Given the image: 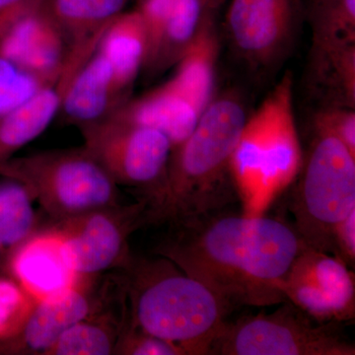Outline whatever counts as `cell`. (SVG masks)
I'll use <instances>...</instances> for the list:
<instances>
[{
  "mask_svg": "<svg viewBox=\"0 0 355 355\" xmlns=\"http://www.w3.org/2000/svg\"><path fill=\"white\" fill-rule=\"evenodd\" d=\"M168 223L154 253L202 282L231 310L286 301L284 282L304 248L293 226L228 207Z\"/></svg>",
  "mask_w": 355,
  "mask_h": 355,
  "instance_id": "6da1fadb",
  "label": "cell"
},
{
  "mask_svg": "<svg viewBox=\"0 0 355 355\" xmlns=\"http://www.w3.org/2000/svg\"><path fill=\"white\" fill-rule=\"evenodd\" d=\"M314 125L331 133L355 155V112L345 107L328 106L315 116Z\"/></svg>",
  "mask_w": 355,
  "mask_h": 355,
  "instance_id": "484cf974",
  "label": "cell"
},
{
  "mask_svg": "<svg viewBox=\"0 0 355 355\" xmlns=\"http://www.w3.org/2000/svg\"><path fill=\"white\" fill-rule=\"evenodd\" d=\"M2 248L3 247H2L1 243H0V251H1Z\"/></svg>",
  "mask_w": 355,
  "mask_h": 355,
  "instance_id": "4dcf8cb0",
  "label": "cell"
},
{
  "mask_svg": "<svg viewBox=\"0 0 355 355\" xmlns=\"http://www.w3.org/2000/svg\"><path fill=\"white\" fill-rule=\"evenodd\" d=\"M69 229L60 236L62 254L74 275H92L116 266L127 268L128 236L148 224V205L139 200L88 212L64 220Z\"/></svg>",
  "mask_w": 355,
  "mask_h": 355,
  "instance_id": "ba28073f",
  "label": "cell"
},
{
  "mask_svg": "<svg viewBox=\"0 0 355 355\" xmlns=\"http://www.w3.org/2000/svg\"><path fill=\"white\" fill-rule=\"evenodd\" d=\"M0 176L19 182L33 200L62 221L121 205L118 184L84 146L15 156Z\"/></svg>",
  "mask_w": 355,
  "mask_h": 355,
  "instance_id": "5b68a950",
  "label": "cell"
},
{
  "mask_svg": "<svg viewBox=\"0 0 355 355\" xmlns=\"http://www.w3.org/2000/svg\"><path fill=\"white\" fill-rule=\"evenodd\" d=\"M84 147L118 186L132 189L148 205V216L164 193L173 144L155 128L111 118L80 130Z\"/></svg>",
  "mask_w": 355,
  "mask_h": 355,
  "instance_id": "52a82bcc",
  "label": "cell"
},
{
  "mask_svg": "<svg viewBox=\"0 0 355 355\" xmlns=\"http://www.w3.org/2000/svg\"><path fill=\"white\" fill-rule=\"evenodd\" d=\"M247 116L239 98H214L183 144L173 150L164 193L150 223L227 209L235 202L232 158Z\"/></svg>",
  "mask_w": 355,
  "mask_h": 355,
  "instance_id": "7a4b0ae2",
  "label": "cell"
},
{
  "mask_svg": "<svg viewBox=\"0 0 355 355\" xmlns=\"http://www.w3.org/2000/svg\"><path fill=\"white\" fill-rule=\"evenodd\" d=\"M12 268L23 286L44 298L69 288L73 280L58 237L26 243L14 257Z\"/></svg>",
  "mask_w": 355,
  "mask_h": 355,
  "instance_id": "ac0fdd59",
  "label": "cell"
},
{
  "mask_svg": "<svg viewBox=\"0 0 355 355\" xmlns=\"http://www.w3.org/2000/svg\"><path fill=\"white\" fill-rule=\"evenodd\" d=\"M22 301V292L15 284L7 279H0V336L8 329Z\"/></svg>",
  "mask_w": 355,
  "mask_h": 355,
  "instance_id": "83f0119b",
  "label": "cell"
},
{
  "mask_svg": "<svg viewBox=\"0 0 355 355\" xmlns=\"http://www.w3.org/2000/svg\"><path fill=\"white\" fill-rule=\"evenodd\" d=\"M130 98L119 87L111 62L97 46L69 81L60 113L81 130L110 120Z\"/></svg>",
  "mask_w": 355,
  "mask_h": 355,
  "instance_id": "8fae6325",
  "label": "cell"
},
{
  "mask_svg": "<svg viewBox=\"0 0 355 355\" xmlns=\"http://www.w3.org/2000/svg\"><path fill=\"white\" fill-rule=\"evenodd\" d=\"M209 9L207 0H175L142 70L157 74L176 65L197 37Z\"/></svg>",
  "mask_w": 355,
  "mask_h": 355,
  "instance_id": "ffe728a7",
  "label": "cell"
},
{
  "mask_svg": "<svg viewBox=\"0 0 355 355\" xmlns=\"http://www.w3.org/2000/svg\"><path fill=\"white\" fill-rule=\"evenodd\" d=\"M42 0H0V38L18 20L39 8Z\"/></svg>",
  "mask_w": 355,
  "mask_h": 355,
  "instance_id": "f1b7e54d",
  "label": "cell"
},
{
  "mask_svg": "<svg viewBox=\"0 0 355 355\" xmlns=\"http://www.w3.org/2000/svg\"><path fill=\"white\" fill-rule=\"evenodd\" d=\"M116 349L121 354L132 355H184L181 349L172 343L147 335L130 327L125 338L116 343Z\"/></svg>",
  "mask_w": 355,
  "mask_h": 355,
  "instance_id": "4316f807",
  "label": "cell"
},
{
  "mask_svg": "<svg viewBox=\"0 0 355 355\" xmlns=\"http://www.w3.org/2000/svg\"><path fill=\"white\" fill-rule=\"evenodd\" d=\"M313 57L355 44V0H313Z\"/></svg>",
  "mask_w": 355,
  "mask_h": 355,
  "instance_id": "44dd1931",
  "label": "cell"
},
{
  "mask_svg": "<svg viewBox=\"0 0 355 355\" xmlns=\"http://www.w3.org/2000/svg\"><path fill=\"white\" fill-rule=\"evenodd\" d=\"M146 34L139 9L121 13L105 30L98 50L113 67L116 83L130 96L133 83L144 67L146 55Z\"/></svg>",
  "mask_w": 355,
  "mask_h": 355,
  "instance_id": "d6986e66",
  "label": "cell"
},
{
  "mask_svg": "<svg viewBox=\"0 0 355 355\" xmlns=\"http://www.w3.org/2000/svg\"><path fill=\"white\" fill-rule=\"evenodd\" d=\"M78 67L67 62L57 80L0 119V169L36 139L60 113L65 90Z\"/></svg>",
  "mask_w": 355,
  "mask_h": 355,
  "instance_id": "5bb4252c",
  "label": "cell"
},
{
  "mask_svg": "<svg viewBox=\"0 0 355 355\" xmlns=\"http://www.w3.org/2000/svg\"><path fill=\"white\" fill-rule=\"evenodd\" d=\"M130 326L172 343L184 355H209L230 308L163 257L130 261Z\"/></svg>",
  "mask_w": 355,
  "mask_h": 355,
  "instance_id": "3957f363",
  "label": "cell"
},
{
  "mask_svg": "<svg viewBox=\"0 0 355 355\" xmlns=\"http://www.w3.org/2000/svg\"><path fill=\"white\" fill-rule=\"evenodd\" d=\"M315 137L291 202L303 246L336 256V231L355 211V155L314 125Z\"/></svg>",
  "mask_w": 355,
  "mask_h": 355,
  "instance_id": "277c9868",
  "label": "cell"
},
{
  "mask_svg": "<svg viewBox=\"0 0 355 355\" xmlns=\"http://www.w3.org/2000/svg\"><path fill=\"white\" fill-rule=\"evenodd\" d=\"M0 55L30 73L55 81L64 69L69 49L58 28L39 7L0 38Z\"/></svg>",
  "mask_w": 355,
  "mask_h": 355,
  "instance_id": "7c38bea8",
  "label": "cell"
},
{
  "mask_svg": "<svg viewBox=\"0 0 355 355\" xmlns=\"http://www.w3.org/2000/svg\"><path fill=\"white\" fill-rule=\"evenodd\" d=\"M116 350L113 336L101 324L79 322L65 331L50 349L58 355H108Z\"/></svg>",
  "mask_w": 355,
  "mask_h": 355,
  "instance_id": "cb8c5ba5",
  "label": "cell"
},
{
  "mask_svg": "<svg viewBox=\"0 0 355 355\" xmlns=\"http://www.w3.org/2000/svg\"><path fill=\"white\" fill-rule=\"evenodd\" d=\"M284 295L320 323L354 316V275L331 254L303 248L287 275Z\"/></svg>",
  "mask_w": 355,
  "mask_h": 355,
  "instance_id": "9c48e42d",
  "label": "cell"
},
{
  "mask_svg": "<svg viewBox=\"0 0 355 355\" xmlns=\"http://www.w3.org/2000/svg\"><path fill=\"white\" fill-rule=\"evenodd\" d=\"M313 76L328 91L330 106L354 109L355 44L312 58Z\"/></svg>",
  "mask_w": 355,
  "mask_h": 355,
  "instance_id": "7402d4cb",
  "label": "cell"
},
{
  "mask_svg": "<svg viewBox=\"0 0 355 355\" xmlns=\"http://www.w3.org/2000/svg\"><path fill=\"white\" fill-rule=\"evenodd\" d=\"M275 312L226 322L209 355H354L338 323L314 322L289 301Z\"/></svg>",
  "mask_w": 355,
  "mask_h": 355,
  "instance_id": "8992f818",
  "label": "cell"
},
{
  "mask_svg": "<svg viewBox=\"0 0 355 355\" xmlns=\"http://www.w3.org/2000/svg\"><path fill=\"white\" fill-rule=\"evenodd\" d=\"M0 183V243L13 247L24 241L34 224L32 197L27 189L14 180Z\"/></svg>",
  "mask_w": 355,
  "mask_h": 355,
  "instance_id": "603a6c76",
  "label": "cell"
},
{
  "mask_svg": "<svg viewBox=\"0 0 355 355\" xmlns=\"http://www.w3.org/2000/svg\"><path fill=\"white\" fill-rule=\"evenodd\" d=\"M200 114L195 104L169 80L139 98H130L112 118L155 128L171 140L174 150L188 139Z\"/></svg>",
  "mask_w": 355,
  "mask_h": 355,
  "instance_id": "4fadbf2b",
  "label": "cell"
},
{
  "mask_svg": "<svg viewBox=\"0 0 355 355\" xmlns=\"http://www.w3.org/2000/svg\"><path fill=\"white\" fill-rule=\"evenodd\" d=\"M301 0H232L226 28L233 48L257 69L279 62L291 46Z\"/></svg>",
  "mask_w": 355,
  "mask_h": 355,
  "instance_id": "30bf717a",
  "label": "cell"
},
{
  "mask_svg": "<svg viewBox=\"0 0 355 355\" xmlns=\"http://www.w3.org/2000/svg\"><path fill=\"white\" fill-rule=\"evenodd\" d=\"M90 312V303L73 287L43 298L21 334L22 345L32 352H50L60 336L83 321Z\"/></svg>",
  "mask_w": 355,
  "mask_h": 355,
  "instance_id": "e0dca14e",
  "label": "cell"
},
{
  "mask_svg": "<svg viewBox=\"0 0 355 355\" xmlns=\"http://www.w3.org/2000/svg\"><path fill=\"white\" fill-rule=\"evenodd\" d=\"M130 0H42V11L64 37L69 51L97 48L107 27Z\"/></svg>",
  "mask_w": 355,
  "mask_h": 355,
  "instance_id": "9a60e30c",
  "label": "cell"
},
{
  "mask_svg": "<svg viewBox=\"0 0 355 355\" xmlns=\"http://www.w3.org/2000/svg\"><path fill=\"white\" fill-rule=\"evenodd\" d=\"M355 211L343 221L336 231V256L347 266L355 260Z\"/></svg>",
  "mask_w": 355,
  "mask_h": 355,
  "instance_id": "f546056e",
  "label": "cell"
},
{
  "mask_svg": "<svg viewBox=\"0 0 355 355\" xmlns=\"http://www.w3.org/2000/svg\"><path fill=\"white\" fill-rule=\"evenodd\" d=\"M217 57L218 39L209 9L197 37L178 62L176 73L170 79L202 114L214 99Z\"/></svg>",
  "mask_w": 355,
  "mask_h": 355,
  "instance_id": "2e32d148",
  "label": "cell"
},
{
  "mask_svg": "<svg viewBox=\"0 0 355 355\" xmlns=\"http://www.w3.org/2000/svg\"><path fill=\"white\" fill-rule=\"evenodd\" d=\"M51 83L53 81L30 73L0 55V119Z\"/></svg>",
  "mask_w": 355,
  "mask_h": 355,
  "instance_id": "d4e9b609",
  "label": "cell"
}]
</instances>
